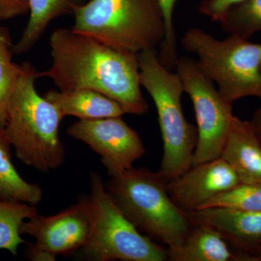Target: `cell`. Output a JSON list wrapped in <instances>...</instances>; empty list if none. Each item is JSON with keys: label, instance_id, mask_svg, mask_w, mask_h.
<instances>
[{"label": "cell", "instance_id": "6da1fadb", "mask_svg": "<svg viewBox=\"0 0 261 261\" xmlns=\"http://www.w3.org/2000/svg\"><path fill=\"white\" fill-rule=\"evenodd\" d=\"M51 64L39 72L60 91L89 89L119 103L125 113L144 115L149 105L141 91L138 58L108 47L72 29L49 37Z\"/></svg>", "mask_w": 261, "mask_h": 261}, {"label": "cell", "instance_id": "7a4b0ae2", "mask_svg": "<svg viewBox=\"0 0 261 261\" xmlns=\"http://www.w3.org/2000/svg\"><path fill=\"white\" fill-rule=\"evenodd\" d=\"M38 78L34 65L28 62L21 65L4 128L17 158L25 166L48 173L64 163L65 147L59 134L64 118L53 103L38 93Z\"/></svg>", "mask_w": 261, "mask_h": 261}, {"label": "cell", "instance_id": "3957f363", "mask_svg": "<svg viewBox=\"0 0 261 261\" xmlns=\"http://www.w3.org/2000/svg\"><path fill=\"white\" fill-rule=\"evenodd\" d=\"M167 184L159 171L132 167L111 176L105 187L136 227L173 250L181 246L194 224L173 202Z\"/></svg>", "mask_w": 261, "mask_h": 261}, {"label": "cell", "instance_id": "277c9868", "mask_svg": "<svg viewBox=\"0 0 261 261\" xmlns=\"http://www.w3.org/2000/svg\"><path fill=\"white\" fill-rule=\"evenodd\" d=\"M73 15V31L126 54L156 49L166 36L159 0H90Z\"/></svg>", "mask_w": 261, "mask_h": 261}, {"label": "cell", "instance_id": "5b68a950", "mask_svg": "<svg viewBox=\"0 0 261 261\" xmlns=\"http://www.w3.org/2000/svg\"><path fill=\"white\" fill-rule=\"evenodd\" d=\"M141 86L153 99L163 144L160 174L166 181L179 177L192 167L197 130L184 116L181 107L183 84L160 61L156 49H146L137 56Z\"/></svg>", "mask_w": 261, "mask_h": 261}, {"label": "cell", "instance_id": "8992f818", "mask_svg": "<svg viewBox=\"0 0 261 261\" xmlns=\"http://www.w3.org/2000/svg\"><path fill=\"white\" fill-rule=\"evenodd\" d=\"M181 42L197 56L201 69L227 102L246 97L261 99V44L234 35L219 40L198 28L187 30Z\"/></svg>", "mask_w": 261, "mask_h": 261}, {"label": "cell", "instance_id": "52a82bcc", "mask_svg": "<svg viewBox=\"0 0 261 261\" xmlns=\"http://www.w3.org/2000/svg\"><path fill=\"white\" fill-rule=\"evenodd\" d=\"M92 226L77 257L87 261H164L166 249L140 232L116 205L97 172L90 173Z\"/></svg>", "mask_w": 261, "mask_h": 261}, {"label": "cell", "instance_id": "ba28073f", "mask_svg": "<svg viewBox=\"0 0 261 261\" xmlns=\"http://www.w3.org/2000/svg\"><path fill=\"white\" fill-rule=\"evenodd\" d=\"M175 68L195 110L197 139L192 163L195 166L221 157L234 117L232 103L221 96L197 61L181 57Z\"/></svg>", "mask_w": 261, "mask_h": 261}, {"label": "cell", "instance_id": "9c48e42d", "mask_svg": "<svg viewBox=\"0 0 261 261\" xmlns=\"http://www.w3.org/2000/svg\"><path fill=\"white\" fill-rule=\"evenodd\" d=\"M92 226L87 196L56 215H35L24 221L20 231L36 241L27 250L29 260L54 261L58 255L68 256L80 250L88 241Z\"/></svg>", "mask_w": 261, "mask_h": 261}, {"label": "cell", "instance_id": "30bf717a", "mask_svg": "<svg viewBox=\"0 0 261 261\" xmlns=\"http://www.w3.org/2000/svg\"><path fill=\"white\" fill-rule=\"evenodd\" d=\"M67 133L100 156L110 177L133 167L146 152L140 135L121 117L79 120Z\"/></svg>", "mask_w": 261, "mask_h": 261}, {"label": "cell", "instance_id": "8fae6325", "mask_svg": "<svg viewBox=\"0 0 261 261\" xmlns=\"http://www.w3.org/2000/svg\"><path fill=\"white\" fill-rule=\"evenodd\" d=\"M240 183L232 168L220 157L192 166L179 177L168 181L167 187L173 202L190 214Z\"/></svg>", "mask_w": 261, "mask_h": 261}, {"label": "cell", "instance_id": "7c38bea8", "mask_svg": "<svg viewBox=\"0 0 261 261\" xmlns=\"http://www.w3.org/2000/svg\"><path fill=\"white\" fill-rule=\"evenodd\" d=\"M193 224L214 228L233 245L250 255L261 247V211L207 207L188 214Z\"/></svg>", "mask_w": 261, "mask_h": 261}, {"label": "cell", "instance_id": "4fadbf2b", "mask_svg": "<svg viewBox=\"0 0 261 261\" xmlns=\"http://www.w3.org/2000/svg\"><path fill=\"white\" fill-rule=\"evenodd\" d=\"M221 157L241 183L261 184V142L252 121L233 117Z\"/></svg>", "mask_w": 261, "mask_h": 261}, {"label": "cell", "instance_id": "5bb4252c", "mask_svg": "<svg viewBox=\"0 0 261 261\" xmlns=\"http://www.w3.org/2000/svg\"><path fill=\"white\" fill-rule=\"evenodd\" d=\"M44 97L59 110L63 118L71 116L80 120H94L125 114L119 103L89 89L49 90Z\"/></svg>", "mask_w": 261, "mask_h": 261}, {"label": "cell", "instance_id": "9a60e30c", "mask_svg": "<svg viewBox=\"0 0 261 261\" xmlns=\"http://www.w3.org/2000/svg\"><path fill=\"white\" fill-rule=\"evenodd\" d=\"M167 252L172 261H243L242 254L233 253L219 231L205 224H194L181 246Z\"/></svg>", "mask_w": 261, "mask_h": 261}, {"label": "cell", "instance_id": "2e32d148", "mask_svg": "<svg viewBox=\"0 0 261 261\" xmlns=\"http://www.w3.org/2000/svg\"><path fill=\"white\" fill-rule=\"evenodd\" d=\"M29 20L13 53L23 55L34 47L49 24L56 19L73 15L75 10L84 4V0H29Z\"/></svg>", "mask_w": 261, "mask_h": 261}, {"label": "cell", "instance_id": "e0dca14e", "mask_svg": "<svg viewBox=\"0 0 261 261\" xmlns=\"http://www.w3.org/2000/svg\"><path fill=\"white\" fill-rule=\"evenodd\" d=\"M11 148L5 128H0V200L37 205L43 199L42 188L19 174L12 161Z\"/></svg>", "mask_w": 261, "mask_h": 261}, {"label": "cell", "instance_id": "ac0fdd59", "mask_svg": "<svg viewBox=\"0 0 261 261\" xmlns=\"http://www.w3.org/2000/svg\"><path fill=\"white\" fill-rule=\"evenodd\" d=\"M37 214L36 205L0 200V250L16 255L19 246L25 243L20 231L22 224Z\"/></svg>", "mask_w": 261, "mask_h": 261}, {"label": "cell", "instance_id": "d6986e66", "mask_svg": "<svg viewBox=\"0 0 261 261\" xmlns=\"http://www.w3.org/2000/svg\"><path fill=\"white\" fill-rule=\"evenodd\" d=\"M13 53L9 32L0 27V128L6 123L10 99L21 70V65L13 62Z\"/></svg>", "mask_w": 261, "mask_h": 261}, {"label": "cell", "instance_id": "ffe728a7", "mask_svg": "<svg viewBox=\"0 0 261 261\" xmlns=\"http://www.w3.org/2000/svg\"><path fill=\"white\" fill-rule=\"evenodd\" d=\"M220 23L231 35L247 39L261 32V0H246L230 10Z\"/></svg>", "mask_w": 261, "mask_h": 261}, {"label": "cell", "instance_id": "44dd1931", "mask_svg": "<svg viewBox=\"0 0 261 261\" xmlns=\"http://www.w3.org/2000/svg\"><path fill=\"white\" fill-rule=\"evenodd\" d=\"M207 207H224L243 211H261V184L240 183L207 201L201 209Z\"/></svg>", "mask_w": 261, "mask_h": 261}, {"label": "cell", "instance_id": "7402d4cb", "mask_svg": "<svg viewBox=\"0 0 261 261\" xmlns=\"http://www.w3.org/2000/svg\"><path fill=\"white\" fill-rule=\"evenodd\" d=\"M159 1L166 23V36L162 44H161V50L159 54V59L166 68L171 70L176 65L178 58L176 32L173 22V11L178 0Z\"/></svg>", "mask_w": 261, "mask_h": 261}, {"label": "cell", "instance_id": "603a6c76", "mask_svg": "<svg viewBox=\"0 0 261 261\" xmlns=\"http://www.w3.org/2000/svg\"><path fill=\"white\" fill-rule=\"evenodd\" d=\"M246 0H203L200 11L214 21L221 22L230 10Z\"/></svg>", "mask_w": 261, "mask_h": 261}, {"label": "cell", "instance_id": "cb8c5ba5", "mask_svg": "<svg viewBox=\"0 0 261 261\" xmlns=\"http://www.w3.org/2000/svg\"><path fill=\"white\" fill-rule=\"evenodd\" d=\"M28 13L29 0H0V20H10Z\"/></svg>", "mask_w": 261, "mask_h": 261}, {"label": "cell", "instance_id": "d4e9b609", "mask_svg": "<svg viewBox=\"0 0 261 261\" xmlns=\"http://www.w3.org/2000/svg\"><path fill=\"white\" fill-rule=\"evenodd\" d=\"M252 123L255 127V129L261 142V108L255 111L252 118Z\"/></svg>", "mask_w": 261, "mask_h": 261}, {"label": "cell", "instance_id": "484cf974", "mask_svg": "<svg viewBox=\"0 0 261 261\" xmlns=\"http://www.w3.org/2000/svg\"><path fill=\"white\" fill-rule=\"evenodd\" d=\"M245 261H261V247L250 255H245Z\"/></svg>", "mask_w": 261, "mask_h": 261}]
</instances>
